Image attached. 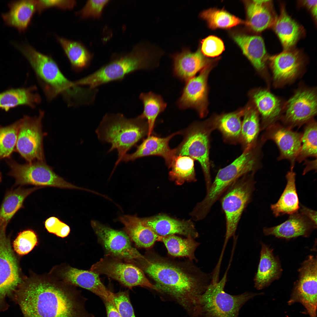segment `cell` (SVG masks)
Instances as JSON below:
<instances>
[{"instance_id": "ab89813d", "label": "cell", "mask_w": 317, "mask_h": 317, "mask_svg": "<svg viewBox=\"0 0 317 317\" xmlns=\"http://www.w3.org/2000/svg\"><path fill=\"white\" fill-rule=\"evenodd\" d=\"M241 134L247 147L253 146L260 130L259 113L255 106L245 109Z\"/></svg>"}, {"instance_id": "60d3db41", "label": "cell", "mask_w": 317, "mask_h": 317, "mask_svg": "<svg viewBox=\"0 0 317 317\" xmlns=\"http://www.w3.org/2000/svg\"><path fill=\"white\" fill-rule=\"evenodd\" d=\"M317 123L312 120L305 127L301 138V147L296 160L301 162L308 157H317Z\"/></svg>"}, {"instance_id": "b9f144b4", "label": "cell", "mask_w": 317, "mask_h": 317, "mask_svg": "<svg viewBox=\"0 0 317 317\" xmlns=\"http://www.w3.org/2000/svg\"><path fill=\"white\" fill-rule=\"evenodd\" d=\"M20 119L5 127L0 126V158L9 157L16 146Z\"/></svg>"}, {"instance_id": "d6a6232c", "label": "cell", "mask_w": 317, "mask_h": 317, "mask_svg": "<svg viewBox=\"0 0 317 317\" xmlns=\"http://www.w3.org/2000/svg\"><path fill=\"white\" fill-rule=\"evenodd\" d=\"M35 86L11 89L0 93V109L7 111L21 105L35 108L41 98Z\"/></svg>"}, {"instance_id": "e0dca14e", "label": "cell", "mask_w": 317, "mask_h": 317, "mask_svg": "<svg viewBox=\"0 0 317 317\" xmlns=\"http://www.w3.org/2000/svg\"><path fill=\"white\" fill-rule=\"evenodd\" d=\"M317 264L316 256L311 255L301 264L290 298L293 302L305 306L317 303Z\"/></svg>"}, {"instance_id": "ffe728a7", "label": "cell", "mask_w": 317, "mask_h": 317, "mask_svg": "<svg viewBox=\"0 0 317 317\" xmlns=\"http://www.w3.org/2000/svg\"><path fill=\"white\" fill-rule=\"evenodd\" d=\"M232 37L269 87L270 77L267 66L269 57L263 38L259 36L240 34L234 35Z\"/></svg>"}, {"instance_id": "4fadbf2b", "label": "cell", "mask_w": 317, "mask_h": 317, "mask_svg": "<svg viewBox=\"0 0 317 317\" xmlns=\"http://www.w3.org/2000/svg\"><path fill=\"white\" fill-rule=\"evenodd\" d=\"M317 109L316 89L300 87L284 105L281 118L286 127L291 129L313 120Z\"/></svg>"}, {"instance_id": "4dcf8cb0", "label": "cell", "mask_w": 317, "mask_h": 317, "mask_svg": "<svg viewBox=\"0 0 317 317\" xmlns=\"http://www.w3.org/2000/svg\"><path fill=\"white\" fill-rule=\"evenodd\" d=\"M271 1L253 0L247 5L246 23L254 31L260 32L272 26L276 17L270 6Z\"/></svg>"}, {"instance_id": "f907efd6", "label": "cell", "mask_w": 317, "mask_h": 317, "mask_svg": "<svg viewBox=\"0 0 317 317\" xmlns=\"http://www.w3.org/2000/svg\"><path fill=\"white\" fill-rule=\"evenodd\" d=\"M299 206L300 213L305 216L317 226V211L301 204H300Z\"/></svg>"}, {"instance_id": "7402d4cb", "label": "cell", "mask_w": 317, "mask_h": 317, "mask_svg": "<svg viewBox=\"0 0 317 317\" xmlns=\"http://www.w3.org/2000/svg\"><path fill=\"white\" fill-rule=\"evenodd\" d=\"M181 131L175 132L165 137L155 136H148L141 143L137 146L134 153L126 154L121 161L127 162L134 161L142 157L149 156H157L163 157L169 168H170L173 160L176 156L175 149H171L169 145L170 140L174 136L181 134Z\"/></svg>"}, {"instance_id": "9c48e42d", "label": "cell", "mask_w": 317, "mask_h": 317, "mask_svg": "<svg viewBox=\"0 0 317 317\" xmlns=\"http://www.w3.org/2000/svg\"><path fill=\"white\" fill-rule=\"evenodd\" d=\"M8 163L11 169L9 174L15 178V185H31L44 187L50 186L87 190L65 180L56 174L45 161L20 164L11 160Z\"/></svg>"}, {"instance_id": "7dc6e473", "label": "cell", "mask_w": 317, "mask_h": 317, "mask_svg": "<svg viewBox=\"0 0 317 317\" xmlns=\"http://www.w3.org/2000/svg\"><path fill=\"white\" fill-rule=\"evenodd\" d=\"M109 1L89 0L80 11L76 14L82 18L92 17L98 18L101 15L102 9Z\"/></svg>"}, {"instance_id": "ac0fdd59", "label": "cell", "mask_w": 317, "mask_h": 317, "mask_svg": "<svg viewBox=\"0 0 317 317\" xmlns=\"http://www.w3.org/2000/svg\"><path fill=\"white\" fill-rule=\"evenodd\" d=\"M211 68L210 64L203 68L198 76L186 82L182 94L177 102L179 108L194 109L200 117L205 115L207 104V80Z\"/></svg>"}, {"instance_id": "44dd1931", "label": "cell", "mask_w": 317, "mask_h": 317, "mask_svg": "<svg viewBox=\"0 0 317 317\" xmlns=\"http://www.w3.org/2000/svg\"><path fill=\"white\" fill-rule=\"evenodd\" d=\"M64 282L86 289L99 296L103 301L113 303L114 293L101 281L99 275L91 271L68 267L61 273Z\"/></svg>"}, {"instance_id": "d6986e66", "label": "cell", "mask_w": 317, "mask_h": 317, "mask_svg": "<svg viewBox=\"0 0 317 317\" xmlns=\"http://www.w3.org/2000/svg\"><path fill=\"white\" fill-rule=\"evenodd\" d=\"M302 134L291 129L274 124L268 127L263 135L262 141L271 139L277 146L279 151V160L286 159L293 169L301 147Z\"/></svg>"}, {"instance_id": "ee69618b", "label": "cell", "mask_w": 317, "mask_h": 317, "mask_svg": "<svg viewBox=\"0 0 317 317\" xmlns=\"http://www.w3.org/2000/svg\"><path fill=\"white\" fill-rule=\"evenodd\" d=\"M38 242L36 233L33 230L28 229L19 233L14 242L13 246L17 253L23 255L31 251Z\"/></svg>"}, {"instance_id": "f1b7e54d", "label": "cell", "mask_w": 317, "mask_h": 317, "mask_svg": "<svg viewBox=\"0 0 317 317\" xmlns=\"http://www.w3.org/2000/svg\"><path fill=\"white\" fill-rule=\"evenodd\" d=\"M119 220L124 225V231L139 247L150 249L156 241L161 242V236L155 233L136 216L122 215Z\"/></svg>"}, {"instance_id": "f35d334b", "label": "cell", "mask_w": 317, "mask_h": 317, "mask_svg": "<svg viewBox=\"0 0 317 317\" xmlns=\"http://www.w3.org/2000/svg\"><path fill=\"white\" fill-rule=\"evenodd\" d=\"M200 16L213 29L229 28L245 23L237 17L223 9L211 8L202 11Z\"/></svg>"}, {"instance_id": "5bb4252c", "label": "cell", "mask_w": 317, "mask_h": 317, "mask_svg": "<svg viewBox=\"0 0 317 317\" xmlns=\"http://www.w3.org/2000/svg\"><path fill=\"white\" fill-rule=\"evenodd\" d=\"M22 282L16 260L6 231H0V312L8 309L6 301Z\"/></svg>"}, {"instance_id": "4316f807", "label": "cell", "mask_w": 317, "mask_h": 317, "mask_svg": "<svg viewBox=\"0 0 317 317\" xmlns=\"http://www.w3.org/2000/svg\"><path fill=\"white\" fill-rule=\"evenodd\" d=\"M172 58L174 75L186 82L210 64L200 48L193 53L188 48H185L181 53L173 55Z\"/></svg>"}, {"instance_id": "3957f363", "label": "cell", "mask_w": 317, "mask_h": 317, "mask_svg": "<svg viewBox=\"0 0 317 317\" xmlns=\"http://www.w3.org/2000/svg\"><path fill=\"white\" fill-rule=\"evenodd\" d=\"M13 44L28 60L48 100L61 95L70 105L83 102L86 96V89L68 79L51 57L39 52L28 43Z\"/></svg>"}, {"instance_id": "74e56055", "label": "cell", "mask_w": 317, "mask_h": 317, "mask_svg": "<svg viewBox=\"0 0 317 317\" xmlns=\"http://www.w3.org/2000/svg\"><path fill=\"white\" fill-rule=\"evenodd\" d=\"M169 173L170 179L178 185L195 181L194 160L186 156H175Z\"/></svg>"}, {"instance_id": "f546056e", "label": "cell", "mask_w": 317, "mask_h": 317, "mask_svg": "<svg viewBox=\"0 0 317 317\" xmlns=\"http://www.w3.org/2000/svg\"><path fill=\"white\" fill-rule=\"evenodd\" d=\"M272 26L284 50L292 49L303 33V28L289 16L283 6Z\"/></svg>"}, {"instance_id": "f5cc1de1", "label": "cell", "mask_w": 317, "mask_h": 317, "mask_svg": "<svg viewBox=\"0 0 317 317\" xmlns=\"http://www.w3.org/2000/svg\"><path fill=\"white\" fill-rule=\"evenodd\" d=\"M301 4L306 7L310 11L314 19L316 20L317 18L316 0H309L302 1Z\"/></svg>"}, {"instance_id": "2e32d148", "label": "cell", "mask_w": 317, "mask_h": 317, "mask_svg": "<svg viewBox=\"0 0 317 317\" xmlns=\"http://www.w3.org/2000/svg\"><path fill=\"white\" fill-rule=\"evenodd\" d=\"M275 87H280L291 83L302 73L305 60L297 50H284L279 54L269 57Z\"/></svg>"}, {"instance_id": "cb8c5ba5", "label": "cell", "mask_w": 317, "mask_h": 317, "mask_svg": "<svg viewBox=\"0 0 317 317\" xmlns=\"http://www.w3.org/2000/svg\"><path fill=\"white\" fill-rule=\"evenodd\" d=\"M316 228L310 220L298 212L290 215L286 221L279 225L264 227L263 233L266 236L289 240L300 236L308 237Z\"/></svg>"}, {"instance_id": "d590c367", "label": "cell", "mask_w": 317, "mask_h": 317, "mask_svg": "<svg viewBox=\"0 0 317 317\" xmlns=\"http://www.w3.org/2000/svg\"><path fill=\"white\" fill-rule=\"evenodd\" d=\"M139 97L144 106L143 112L139 116L146 121L148 128V136H149L153 131L156 118L165 110L167 104L161 96L151 92L142 93Z\"/></svg>"}, {"instance_id": "52a82bcc", "label": "cell", "mask_w": 317, "mask_h": 317, "mask_svg": "<svg viewBox=\"0 0 317 317\" xmlns=\"http://www.w3.org/2000/svg\"><path fill=\"white\" fill-rule=\"evenodd\" d=\"M248 174L236 180L222 195L221 204L226 222L223 250L229 239L235 236L242 214L251 200L255 182L254 173Z\"/></svg>"}, {"instance_id": "8fae6325", "label": "cell", "mask_w": 317, "mask_h": 317, "mask_svg": "<svg viewBox=\"0 0 317 317\" xmlns=\"http://www.w3.org/2000/svg\"><path fill=\"white\" fill-rule=\"evenodd\" d=\"M44 112L40 110L33 117L24 116L20 119L16 149L28 163L45 161L42 121Z\"/></svg>"}, {"instance_id": "7c38bea8", "label": "cell", "mask_w": 317, "mask_h": 317, "mask_svg": "<svg viewBox=\"0 0 317 317\" xmlns=\"http://www.w3.org/2000/svg\"><path fill=\"white\" fill-rule=\"evenodd\" d=\"M181 132L183 136V140L175 148V155L187 156L198 161L204 174L207 190L211 182L207 131L201 124L195 123Z\"/></svg>"}, {"instance_id": "681fc988", "label": "cell", "mask_w": 317, "mask_h": 317, "mask_svg": "<svg viewBox=\"0 0 317 317\" xmlns=\"http://www.w3.org/2000/svg\"><path fill=\"white\" fill-rule=\"evenodd\" d=\"M76 2L75 0H37V11L40 14L44 10L49 8L55 7L64 9H72Z\"/></svg>"}, {"instance_id": "836d02e7", "label": "cell", "mask_w": 317, "mask_h": 317, "mask_svg": "<svg viewBox=\"0 0 317 317\" xmlns=\"http://www.w3.org/2000/svg\"><path fill=\"white\" fill-rule=\"evenodd\" d=\"M38 187L28 188H19L8 191L0 208V229L5 230L8 224L15 213L23 206L25 198Z\"/></svg>"}, {"instance_id": "8d00e7d4", "label": "cell", "mask_w": 317, "mask_h": 317, "mask_svg": "<svg viewBox=\"0 0 317 317\" xmlns=\"http://www.w3.org/2000/svg\"><path fill=\"white\" fill-rule=\"evenodd\" d=\"M56 38L73 70L80 71L87 67L90 55L80 43L59 36Z\"/></svg>"}, {"instance_id": "5b68a950", "label": "cell", "mask_w": 317, "mask_h": 317, "mask_svg": "<svg viewBox=\"0 0 317 317\" xmlns=\"http://www.w3.org/2000/svg\"><path fill=\"white\" fill-rule=\"evenodd\" d=\"M229 265L221 279H212L198 298L193 317H238L240 310L249 300L262 293L246 292L236 295L225 292Z\"/></svg>"}, {"instance_id": "9a60e30c", "label": "cell", "mask_w": 317, "mask_h": 317, "mask_svg": "<svg viewBox=\"0 0 317 317\" xmlns=\"http://www.w3.org/2000/svg\"><path fill=\"white\" fill-rule=\"evenodd\" d=\"M91 224L107 254L130 263L143 257L132 246L124 231L114 229L95 220H92Z\"/></svg>"}, {"instance_id": "bcb514c9", "label": "cell", "mask_w": 317, "mask_h": 317, "mask_svg": "<svg viewBox=\"0 0 317 317\" xmlns=\"http://www.w3.org/2000/svg\"><path fill=\"white\" fill-rule=\"evenodd\" d=\"M201 51L205 55L210 57L218 56L224 50L222 41L218 37L210 36L202 40Z\"/></svg>"}, {"instance_id": "484cf974", "label": "cell", "mask_w": 317, "mask_h": 317, "mask_svg": "<svg viewBox=\"0 0 317 317\" xmlns=\"http://www.w3.org/2000/svg\"><path fill=\"white\" fill-rule=\"evenodd\" d=\"M254 106L262 118V128L274 124L281 116L284 105L281 100L268 89L259 88L251 95Z\"/></svg>"}, {"instance_id": "6da1fadb", "label": "cell", "mask_w": 317, "mask_h": 317, "mask_svg": "<svg viewBox=\"0 0 317 317\" xmlns=\"http://www.w3.org/2000/svg\"><path fill=\"white\" fill-rule=\"evenodd\" d=\"M133 264L153 279L157 291L173 298L192 316L212 279V274L204 272L193 261L175 260L150 249Z\"/></svg>"}, {"instance_id": "7bdbcfd3", "label": "cell", "mask_w": 317, "mask_h": 317, "mask_svg": "<svg viewBox=\"0 0 317 317\" xmlns=\"http://www.w3.org/2000/svg\"><path fill=\"white\" fill-rule=\"evenodd\" d=\"M245 109L226 114L218 119V127L223 134L231 138H237L241 134L242 123L241 117L243 115Z\"/></svg>"}, {"instance_id": "e575fe53", "label": "cell", "mask_w": 317, "mask_h": 317, "mask_svg": "<svg viewBox=\"0 0 317 317\" xmlns=\"http://www.w3.org/2000/svg\"><path fill=\"white\" fill-rule=\"evenodd\" d=\"M161 242L163 243L170 255L186 257L190 261H197L195 252L200 243L192 237L183 238L174 235H171L162 237Z\"/></svg>"}, {"instance_id": "ba28073f", "label": "cell", "mask_w": 317, "mask_h": 317, "mask_svg": "<svg viewBox=\"0 0 317 317\" xmlns=\"http://www.w3.org/2000/svg\"><path fill=\"white\" fill-rule=\"evenodd\" d=\"M254 148L247 147L231 163L218 171L204 199L201 201L205 209H210L227 189L243 175L254 173L259 162V157Z\"/></svg>"}, {"instance_id": "db71d44e", "label": "cell", "mask_w": 317, "mask_h": 317, "mask_svg": "<svg viewBox=\"0 0 317 317\" xmlns=\"http://www.w3.org/2000/svg\"><path fill=\"white\" fill-rule=\"evenodd\" d=\"M1 173H0V183L1 181Z\"/></svg>"}, {"instance_id": "d4e9b609", "label": "cell", "mask_w": 317, "mask_h": 317, "mask_svg": "<svg viewBox=\"0 0 317 317\" xmlns=\"http://www.w3.org/2000/svg\"><path fill=\"white\" fill-rule=\"evenodd\" d=\"M260 259L254 281L255 287L262 290L269 286L281 277L282 269L279 258L273 253V249L262 242Z\"/></svg>"}, {"instance_id": "816d5d0a", "label": "cell", "mask_w": 317, "mask_h": 317, "mask_svg": "<svg viewBox=\"0 0 317 317\" xmlns=\"http://www.w3.org/2000/svg\"><path fill=\"white\" fill-rule=\"evenodd\" d=\"M107 313V317H121L113 303L103 301Z\"/></svg>"}, {"instance_id": "7a4b0ae2", "label": "cell", "mask_w": 317, "mask_h": 317, "mask_svg": "<svg viewBox=\"0 0 317 317\" xmlns=\"http://www.w3.org/2000/svg\"><path fill=\"white\" fill-rule=\"evenodd\" d=\"M11 299L23 317H95L86 309L87 299L64 282L37 277L26 279Z\"/></svg>"}, {"instance_id": "277c9868", "label": "cell", "mask_w": 317, "mask_h": 317, "mask_svg": "<svg viewBox=\"0 0 317 317\" xmlns=\"http://www.w3.org/2000/svg\"><path fill=\"white\" fill-rule=\"evenodd\" d=\"M96 132L98 139L111 144L108 152L116 149L118 158L113 171L127 153L148 132L146 121L139 116L128 118L123 114H106Z\"/></svg>"}, {"instance_id": "8992f818", "label": "cell", "mask_w": 317, "mask_h": 317, "mask_svg": "<svg viewBox=\"0 0 317 317\" xmlns=\"http://www.w3.org/2000/svg\"><path fill=\"white\" fill-rule=\"evenodd\" d=\"M158 64L148 51L138 47L130 54L111 61L75 82L78 86H87L90 89H95L103 84L122 79L134 71L152 69Z\"/></svg>"}, {"instance_id": "30bf717a", "label": "cell", "mask_w": 317, "mask_h": 317, "mask_svg": "<svg viewBox=\"0 0 317 317\" xmlns=\"http://www.w3.org/2000/svg\"><path fill=\"white\" fill-rule=\"evenodd\" d=\"M90 270L99 275H105L130 289L140 286L157 291L139 267L109 254L93 264Z\"/></svg>"}, {"instance_id": "c3c4849f", "label": "cell", "mask_w": 317, "mask_h": 317, "mask_svg": "<svg viewBox=\"0 0 317 317\" xmlns=\"http://www.w3.org/2000/svg\"><path fill=\"white\" fill-rule=\"evenodd\" d=\"M45 226L48 232L62 238L68 236L70 232L68 225L55 217L47 219L45 222Z\"/></svg>"}, {"instance_id": "603a6c76", "label": "cell", "mask_w": 317, "mask_h": 317, "mask_svg": "<svg viewBox=\"0 0 317 317\" xmlns=\"http://www.w3.org/2000/svg\"><path fill=\"white\" fill-rule=\"evenodd\" d=\"M144 223L157 235L161 237L178 234L194 239L198 234L190 220H180L165 215L141 218Z\"/></svg>"}, {"instance_id": "f6af8a7d", "label": "cell", "mask_w": 317, "mask_h": 317, "mask_svg": "<svg viewBox=\"0 0 317 317\" xmlns=\"http://www.w3.org/2000/svg\"><path fill=\"white\" fill-rule=\"evenodd\" d=\"M113 302L121 317H136L128 291L114 293Z\"/></svg>"}, {"instance_id": "1f68e13d", "label": "cell", "mask_w": 317, "mask_h": 317, "mask_svg": "<svg viewBox=\"0 0 317 317\" xmlns=\"http://www.w3.org/2000/svg\"><path fill=\"white\" fill-rule=\"evenodd\" d=\"M296 175L292 168L287 173L286 176L287 183L283 192L277 202L270 205L275 217L298 212L300 204L296 187Z\"/></svg>"}, {"instance_id": "83f0119b", "label": "cell", "mask_w": 317, "mask_h": 317, "mask_svg": "<svg viewBox=\"0 0 317 317\" xmlns=\"http://www.w3.org/2000/svg\"><path fill=\"white\" fill-rule=\"evenodd\" d=\"M8 6L9 10L1 14L5 24L16 28L19 33L25 31L37 11V0L11 1Z\"/></svg>"}]
</instances>
